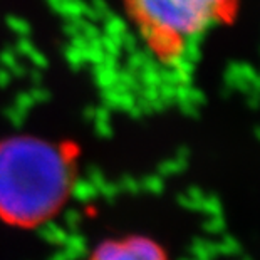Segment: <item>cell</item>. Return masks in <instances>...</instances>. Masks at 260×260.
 <instances>
[{
    "label": "cell",
    "instance_id": "obj_3",
    "mask_svg": "<svg viewBox=\"0 0 260 260\" xmlns=\"http://www.w3.org/2000/svg\"><path fill=\"white\" fill-rule=\"evenodd\" d=\"M86 260H171V255L158 240L131 234L104 239Z\"/></svg>",
    "mask_w": 260,
    "mask_h": 260
},
{
    "label": "cell",
    "instance_id": "obj_1",
    "mask_svg": "<svg viewBox=\"0 0 260 260\" xmlns=\"http://www.w3.org/2000/svg\"><path fill=\"white\" fill-rule=\"evenodd\" d=\"M73 171L56 146L36 138L0 143V222L37 229L68 202Z\"/></svg>",
    "mask_w": 260,
    "mask_h": 260
},
{
    "label": "cell",
    "instance_id": "obj_2",
    "mask_svg": "<svg viewBox=\"0 0 260 260\" xmlns=\"http://www.w3.org/2000/svg\"><path fill=\"white\" fill-rule=\"evenodd\" d=\"M128 14L154 54H175L212 27L230 20L237 0H126Z\"/></svg>",
    "mask_w": 260,
    "mask_h": 260
}]
</instances>
